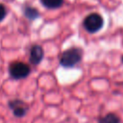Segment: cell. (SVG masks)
Masks as SVG:
<instances>
[{"label": "cell", "instance_id": "1", "mask_svg": "<svg viewBox=\"0 0 123 123\" xmlns=\"http://www.w3.org/2000/svg\"><path fill=\"white\" fill-rule=\"evenodd\" d=\"M84 56V50L80 47H70L64 50L60 56V65L63 68H73L79 64Z\"/></svg>", "mask_w": 123, "mask_h": 123}, {"label": "cell", "instance_id": "2", "mask_svg": "<svg viewBox=\"0 0 123 123\" xmlns=\"http://www.w3.org/2000/svg\"><path fill=\"white\" fill-rule=\"evenodd\" d=\"M9 75L13 80H22L28 77L31 73V67L28 63L21 61H13L8 67Z\"/></svg>", "mask_w": 123, "mask_h": 123}, {"label": "cell", "instance_id": "3", "mask_svg": "<svg viewBox=\"0 0 123 123\" xmlns=\"http://www.w3.org/2000/svg\"><path fill=\"white\" fill-rule=\"evenodd\" d=\"M103 26H104V19L97 12L89 13L85 17L83 21V27L89 34H95L99 32L103 28Z\"/></svg>", "mask_w": 123, "mask_h": 123}, {"label": "cell", "instance_id": "4", "mask_svg": "<svg viewBox=\"0 0 123 123\" xmlns=\"http://www.w3.org/2000/svg\"><path fill=\"white\" fill-rule=\"evenodd\" d=\"M7 105H8V108L12 111V115L16 118L24 117L30 110L29 105L26 102H24L23 100L18 99V98L10 100Z\"/></svg>", "mask_w": 123, "mask_h": 123}, {"label": "cell", "instance_id": "5", "mask_svg": "<svg viewBox=\"0 0 123 123\" xmlns=\"http://www.w3.org/2000/svg\"><path fill=\"white\" fill-rule=\"evenodd\" d=\"M44 58V50L41 45L34 44L29 50V62L33 65H37Z\"/></svg>", "mask_w": 123, "mask_h": 123}, {"label": "cell", "instance_id": "6", "mask_svg": "<svg viewBox=\"0 0 123 123\" xmlns=\"http://www.w3.org/2000/svg\"><path fill=\"white\" fill-rule=\"evenodd\" d=\"M22 12H23L24 16L30 21H34V20L37 19L40 16L39 12L36 8H34L32 6H29V5H25L22 9Z\"/></svg>", "mask_w": 123, "mask_h": 123}, {"label": "cell", "instance_id": "7", "mask_svg": "<svg viewBox=\"0 0 123 123\" xmlns=\"http://www.w3.org/2000/svg\"><path fill=\"white\" fill-rule=\"evenodd\" d=\"M98 123H121L120 118L113 112H109L98 119Z\"/></svg>", "mask_w": 123, "mask_h": 123}, {"label": "cell", "instance_id": "8", "mask_svg": "<svg viewBox=\"0 0 123 123\" xmlns=\"http://www.w3.org/2000/svg\"><path fill=\"white\" fill-rule=\"evenodd\" d=\"M64 0H40V3L43 7L49 10H55L59 9L63 5Z\"/></svg>", "mask_w": 123, "mask_h": 123}, {"label": "cell", "instance_id": "9", "mask_svg": "<svg viewBox=\"0 0 123 123\" xmlns=\"http://www.w3.org/2000/svg\"><path fill=\"white\" fill-rule=\"evenodd\" d=\"M6 16H7V9L3 4L0 3V22L3 21Z\"/></svg>", "mask_w": 123, "mask_h": 123}, {"label": "cell", "instance_id": "10", "mask_svg": "<svg viewBox=\"0 0 123 123\" xmlns=\"http://www.w3.org/2000/svg\"><path fill=\"white\" fill-rule=\"evenodd\" d=\"M121 62H122V63H123V55H122V56H121Z\"/></svg>", "mask_w": 123, "mask_h": 123}]
</instances>
